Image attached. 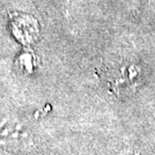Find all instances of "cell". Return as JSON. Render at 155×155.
Returning a JSON list of instances; mask_svg holds the SVG:
<instances>
[]
</instances>
